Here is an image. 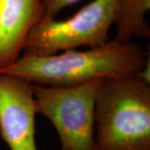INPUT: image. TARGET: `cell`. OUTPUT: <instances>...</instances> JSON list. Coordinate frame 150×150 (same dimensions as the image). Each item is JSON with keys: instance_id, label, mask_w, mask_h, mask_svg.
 I'll list each match as a JSON object with an SVG mask.
<instances>
[{"instance_id": "obj_8", "label": "cell", "mask_w": 150, "mask_h": 150, "mask_svg": "<svg viewBox=\"0 0 150 150\" xmlns=\"http://www.w3.org/2000/svg\"><path fill=\"white\" fill-rule=\"evenodd\" d=\"M81 0H42L45 8L44 18H55L66 7L74 5Z\"/></svg>"}, {"instance_id": "obj_6", "label": "cell", "mask_w": 150, "mask_h": 150, "mask_svg": "<svg viewBox=\"0 0 150 150\" xmlns=\"http://www.w3.org/2000/svg\"><path fill=\"white\" fill-rule=\"evenodd\" d=\"M44 18L42 0H0V72L20 58L28 33Z\"/></svg>"}, {"instance_id": "obj_2", "label": "cell", "mask_w": 150, "mask_h": 150, "mask_svg": "<svg viewBox=\"0 0 150 150\" xmlns=\"http://www.w3.org/2000/svg\"><path fill=\"white\" fill-rule=\"evenodd\" d=\"M93 150H150V84L143 73L103 79L94 103Z\"/></svg>"}, {"instance_id": "obj_4", "label": "cell", "mask_w": 150, "mask_h": 150, "mask_svg": "<svg viewBox=\"0 0 150 150\" xmlns=\"http://www.w3.org/2000/svg\"><path fill=\"white\" fill-rule=\"evenodd\" d=\"M102 79L68 87L33 83L38 113L53 123L62 150H93L94 103Z\"/></svg>"}, {"instance_id": "obj_7", "label": "cell", "mask_w": 150, "mask_h": 150, "mask_svg": "<svg viewBox=\"0 0 150 150\" xmlns=\"http://www.w3.org/2000/svg\"><path fill=\"white\" fill-rule=\"evenodd\" d=\"M150 9V0H116L113 23L116 25L115 39L132 41L134 38L150 37V28L145 15Z\"/></svg>"}, {"instance_id": "obj_3", "label": "cell", "mask_w": 150, "mask_h": 150, "mask_svg": "<svg viewBox=\"0 0 150 150\" xmlns=\"http://www.w3.org/2000/svg\"><path fill=\"white\" fill-rule=\"evenodd\" d=\"M115 6L116 0H93L66 20L43 18L28 33L22 56L46 57L82 46L102 45L108 40Z\"/></svg>"}, {"instance_id": "obj_5", "label": "cell", "mask_w": 150, "mask_h": 150, "mask_svg": "<svg viewBox=\"0 0 150 150\" xmlns=\"http://www.w3.org/2000/svg\"><path fill=\"white\" fill-rule=\"evenodd\" d=\"M33 83L0 72V134L10 150H38Z\"/></svg>"}, {"instance_id": "obj_1", "label": "cell", "mask_w": 150, "mask_h": 150, "mask_svg": "<svg viewBox=\"0 0 150 150\" xmlns=\"http://www.w3.org/2000/svg\"><path fill=\"white\" fill-rule=\"evenodd\" d=\"M149 64V54L132 41L108 40L85 51L70 49L46 57L22 56L1 72L50 87H68L98 79L139 74Z\"/></svg>"}]
</instances>
